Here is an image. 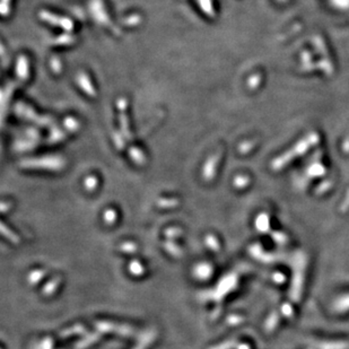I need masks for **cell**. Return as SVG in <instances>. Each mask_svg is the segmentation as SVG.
Instances as JSON below:
<instances>
[{
	"label": "cell",
	"mask_w": 349,
	"mask_h": 349,
	"mask_svg": "<svg viewBox=\"0 0 349 349\" xmlns=\"http://www.w3.org/2000/svg\"><path fill=\"white\" fill-rule=\"evenodd\" d=\"M21 166L25 168L45 169L50 172H58L66 166V159L59 155L41 156V157L25 158L21 162Z\"/></svg>",
	"instance_id": "obj_1"
},
{
	"label": "cell",
	"mask_w": 349,
	"mask_h": 349,
	"mask_svg": "<svg viewBox=\"0 0 349 349\" xmlns=\"http://www.w3.org/2000/svg\"><path fill=\"white\" fill-rule=\"evenodd\" d=\"M40 18L42 21L47 22L50 25H53L56 27H61V29L66 32H71L73 30V22L68 17L54 15V14L43 11V12H40Z\"/></svg>",
	"instance_id": "obj_2"
},
{
	"label": "cell",
	"mask_w": 349,
	"mask_h": 349,
	"mask_svg": "<svg viewBox=\"0 0 349 349\" xmlns=\"http://www.w3.org/2000/svg\"><path fill=\"white\" fill-rule=\"evenodd\" d=\"M15 112L17 113V116H20V118H23V119H25V120H29V121L40 123V125H48V123L51 122V119L39 116V114L35 113L30 107H27V105L23 104V103L16 104Z\"/></svg>",
	"instance_id": "obj_3"
},
{
	"label": "cell",
	"mask_w": 349,
	"mask_h": 349,
	"mask_svg": "<svg viewBox=\"0 0 349 349\" xmlns=\"http://www.w3.org/2000/svg\"><path fill=\"white\" fill-rule=\"evenodd\" d=\"M91 12H92V15H93V18L99 23V24L103 25L105 27L112 26L111 20H110V17L107 14V11H105L102 3L99 2V0H93V3H92L91 5Z\"/></svg>",
	"instance_id": "obj_4"
},
{
	"label": "cell",
	"mask_w": 349,
	"mask_h": 349,
	"mask_svg": "<svg viewBox=\"0 0 349 349\" xmlns=\"http://www.w3.org/2000/svg\"><path fill=\"white\" fill-rule=\"evenodd\" d=\"M76 80H77V84L79 85V87L82 90L84 93H86L87 95H90V96L96 95L95 87L93 85V82L91 81L90 77H89V75H87V73L79 72L76 77Z\"/></svg>",
	"instance_id": "obj_5"
},
{
	"label": "cell",
	"mask_w": 349,
	"mask_h": 349,
	"mask_svg": "<svg viewBox=\"0 0 349 349\" xmlns=\"http://www.w3.org/2000/svg\"><path fill=\"white\" fill-rule=\"evenodd\" d=\"M218 162H219V157L217 155L211 156L210 158L206 160V163L204 165V168H203V176L207 181L211 180V179L214 178L215 173H216V167H217Z\"/></svg>",
	"instance_id": "obj_6"
},
{
	"label": "cell",
	"mask_w": 349,
	"mask_h": 349,
	"mask_svg": "<svg viewBox=\"0 0 349 349\" xmlns=\"http://www.w3.org/2000/svg\"><path fill=\"white\" fill-rule=\"evenodd\" d=\"M118 107L120 109V123H121V130L123 132V136L127 137L128 139L131 138L130 136V130H129V123H128V118L125 113V110L127 108V101L121 99L118 102Z\"/></svg>",
	"instance_id": "obj_7"
},
{
	"label": "cell",
	"mask_w": 349,
	"mask_h": 349,
	"mask_svg": "<svg viewBox=\"0 0 349 349\" xmlns=\"http://www.w3.org/2000/svg\"><path fill=\"white\" fill-rule=\"evenodd\" d=\"M30 73V63L29 59L25 56H21L17 59L16 62V75L22 80H25L26 78H29Z\"/></svg>",
	"instance_id": "obj_8"
},
{
	"label": "cell",
	"mask_w": 349,
	"mask_h": 349,
	"mask_svg": "<svg viewBox=\"0 0 349 349\" xmlns=\"http://www.w3.org/2000/svg\"><path fill=\"white\" fill-rule=\"evenodd\" d=\"M129 155L131 159L137 164H144V162L146 160L144 153H142L139 148H136V147H131L129 150Z\"/></svg>",
	"instance_id": "obj_9"
},
{
	"label": "cell",
	"mask_w": 349,
	"mask_h": 349,
	"mask_svg": "<svg viewBox=\"0 0 349 349\" xmlns=\"http://www.w3.org/2000/svg\"><path fill=\"white\" fill-rule=\"evenodd\" d=\"M198 3H199L201 9H203V12L206 14V15H208L210 17H213L215 15L211 0H198Z\"/></svg>",
	"instance_id": "obj_10"
},
{
	"label": "cell",
	"mask_w": 349,
	"mask_h": 349,
	"mask_svg": "<svg viewBox=\"0 0 349 349\" xmlns=\"http://www.w3.org/2000/svg\"><path fill=\"white\" fill-rule=\"evenodd\" d=\"M53 42H57L59 45H68L75 42V38L70 34H63L61 36H59L58 39H56Z\"/></svg>",
	"instance_id": "obj_11"
},
{
	"label": "cell",
	"mask_w": 349,
	"mask_h": 349,
	"mask_svg": "<svg viewBox=\"0 0 349 349\" xmlns=\"http://www.w3.org/2000/svg\"><path fill=\"white\" fill-rule=\"evenodd\" d=\"M65 127L69 131L73 132V131L79 129V122H78L75 118L68 117V118H66V120H65Z\"/></svg>",
	"instance_id": "obj_12"
},
{
	"label": "cell",
	"mask_w": 349,
	"mask_h": 349,
	"mask_svg": "<svg viewBox=\"0 0 349 349\" xmlns=\"http://www.w3.org/2000/svg\"><path fill=\"white\" fill-rule=\"evenodd\" d=\"M66 138V136L65 134H62L61 131H59V130H53L51 131V135H50V141L51 142H57V141H60L62 139H65Z\"/></svg>",
	"instance_id": "obj_13"
},
{
	"label": "cell",
	"mask_w": 349,
	"mask_h": 349,
	"mask_svg": "<svg viewBox=\"0 0 349 349\" xmlns=\"http://www.w3.org/2000/svg\"><path fill=\"white\" fill-rule=\"evenodd\" d=\"M98 186V179H96L95 177H89V178H86V180H85V187L87 188L89 190H93L94 188Z\"/></svg>",
	"instance_id": "obj_14"
},
{
	"label": "cell",
	"mask_w": 349,
	"mask_h": 349,
	"mask_svg": "<svg viewBox=\"0 0 349 349\" xmlns=\"http://www.w3.org/2000/svg\"><path fill=\"white\" fill-rule=\"evenodd\" d=\"M51 65H52V67H53V70L56 71V72H59V70H60V68H61V63H60V61H59L58 59H52Z\"/></svg>",
	"instance_id": "obj_15"
},
{
	"label": "cell",
	"mask_w": 349,
	"mask_h": 349,
	"mask_svg": "<svg viewBox=\"0 0 349 349\" xmlns=\"http://www.w3.org/2000/svg\"><path fill=\"white\" fill-rule=\"evenodd\" d=\"M139 21H140L139 16H132V17L129 18V20H127L126 23H127V24H131V23H132V24H137V23H138Z\"/></svg>",
	"instance_id": "obj_16"
}]
</instances>
